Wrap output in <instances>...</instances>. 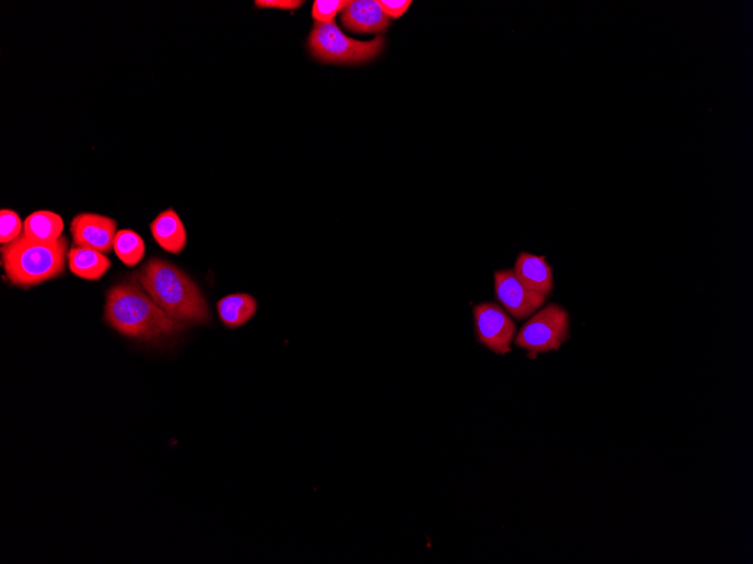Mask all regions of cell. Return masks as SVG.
Returning <instances> with one entry per match:
<instances>
[{"label":"cell","mask_w":753,"mask_h":564,"mask_svg":"<svg viewBox=\"0 0 753 564\" xmlns=\"http://www.w3.org/2000/svg\"><path fill=\"white\" fill-rule=\"evenodd\" d=\"M104 319L121 335L152 344L179 336L186 328L157 306L138 281L112 286L106 295Z\"/></svg>","instance_id":"obj_1"},{"label":"cell","mask_w":753,"mask_h":564,"mask_svg":"<svg viewBox=\"0 0 753 564\" xmlns=\"http://www.w3.org/2000/svg\"><path fill=\"white\" fill-rule=\"evenodd\" d=\"M141 288L168 315L188 325H206L211 319L207 299L180 267L152 258L135 275Z\"/></svg>","instance_id":"obj_2"},{"label":"cell","mask_w":753,"mask_h":564,"mask_svg":"<svg viewBox=\"0 0 753 564\" xmlns=\"http://www.w3.org/2000/svg\"><path fill=\"white\" fill-rule=\"evenodd\" d=\"M2 264L8 281L30 288L56 279L65 273L68 240L62 236L44 243L21 235L11 244L2 246Z\"/></svg>","instance_id":"obj_3"},{"label":"cell","mask_w":753,"mask_h":564,"mask_svg":"<svg viewBox=\"0 0 753 564\" xmlns=\"http://www.w3.org/2000/svg\"><path fill=\"white\" fill-rule=\"evenodd\" d=\"M385 39L371 41L354 40L345 35L335 21L315 23L308 38L310 55L324 64L363 65L382 53Z\"/></svg>","instance_id":"obj_4"},{"label":"cell","mask_w":753,"mask_h":564,"mask_svg":"<svg viewBox=\"0 0 753 564\" xmlns=\"http://www.w3.org/2000/svg\"><path fill=\"white\" fill-rule=\"evenodd\" d=\"M570 334L569 313L557 304L540 310L521 328L516 345L529 355L556 351Z\"/></svg>","instance_id":"obj_5"},{"label":"cell","mask_w":753,"mask_h":564,"mask_svg":"<svg viewBox=\"0 0 753 564\" xmlns=\"http://www.w3.org/2000/svg\"><path fill=\"white\" fill-rule=\"evenodd\" d=\"M476 334L480 343L495 354L511 351L517 328L508 313L495 303H481L474 308Z\"/></svg>","instance_id":"obj_6"},{"label":"cell","mask_w":753,"mask_h":564,"mask_svg":"<svg viewBox=\"0 0 753 564\" xmlns=\"http://www.w3.org/2000/svg\"><path fill=\"white\" fill-rule=\"evenodd\" d=\"M494 282L496 297L517 320L533 316L547 299L545 295L530 291L522 285L511 270L495 272Z\"/></svg>","instance_id":"obj_7"},{"label":"cell","mask_w":753,"mask_h":564,"mask_svg":"<svg viewBox=\"0 0 753 564\" xmlns=\"http://www.w3.org/2000/svg\"><path fill=\"white\" fill-rule=\"evenodd\" d=\"M117 229V221L94 213L78 214L70 225L75 246L93 248L103 254L112 252Z\"/></svg>","instance_id":"obj_8"},{"label":"cell","mask_w":753,"mask_h":564,"mask_svg":"<svg viewBox=\"0 0 753 564\" xmlns=\"http://www.w3.org/2000/svg\"><path fill=\"white\" fill-rule=\"evenodd\" d=\"M341 22L345 29L360 34H383L391 25L375 0H352L342 11Z\"/></svg>","instance_id":"obj_9"},{"label":"cell","mask_w":753,"mask_h":564,"mask_svg":"<svg viewBox=\"0 0 753 564\" xmlns=\"http://www.w3.org/2000/svg\"><path fill=\"white\" fill-rule=\"evenodd\" d=\"M513 272L530 291L545 295L546 298L553 292V272L545 256L520 253Z\"/></svg>","instance_id":"obj_10"},{"label":"cell","mask_w":753,"mask_h":564,"mask_svg":"<svg viewBox=\"0 0 753 564\" xmlns=\"http://www.w3.org/2000/svg\"><path fill=\"white\" fill-rule=\"evenodd\" d=\"M150 231L156 243L167 253L180 255L188 245V234L179 214L173 209H167L159 214L150 225Z\"/></svg>","instance_id":"obj_11"},{"label":"cell","mask_w":753,"mask_h":564,"mask_svg":"<svg viewBox=\"0 0 753 564\" xmlns=\"http://www.w3.org/2000/svg\"><path fill=\"white\" fill-rule=\"evenodd\" d=\"M69 270L81 279L99 281L108 273L112 263L99 250L74 246L68 253Z\"/></svg>","instance_id":"obj_12"},{"label":"cell","mask_w":753,"mask_h":564,"mask_svg":"<svg viewBox=\"0 0 753 564\" xmlns=\"http://www.w3.org/2000/svg\"><path fill=\"white\" fill-rule=\"evenodd\" d=\"M218 316L228 329H238L250 322L258 311V301L251 294L234 293L217 303Z\"/></svg>","instance_id":"obj_13"},{"label":"cell","mask_w":753,"mask_h":564,"mask_svg":"<svg viewBox=\"0 0 753 564\" xmlns=\"http://www.w3.org/2000/svg\"><path fill=\"white\" fill-rule=\"evenodd\" d=\"M23 235L30 239L44 241H56L62 236L65 223L59 214L51 211H37L26 218L23 223Z\"/></svg>","instance_id":"obj_14"},{"label":"cell","mask_w":753,"mask_h":564,"mask_svg":"<svg viewBox=\"0 0 753 564\" xmlns=\"http://www.w3.org/2000/svg\"><path fill=\"white\" fill-rule=\"evenodd\" d=\"M113 249L120 261L129 267L137 266L146 254L145 241L137 232L130 229L118 231Z\"/></svg>","instance_id":"obj_15"},{"label":"cell","mask_w":753,"mask_h":564,"mask_svg":"<svg viewBox=\"0 0 753 564\" xmlns=\"http://www.w3.org/2000/svg\"><path fill=\"white\" fill-rule=\"evenodd\" d=\"M24 225L22 220L13 210L3 209L0 212V243L2 246L11 244L12 241L19 238L22 234Z\"/></svg>","instance_id":"obj_16"},{"label":"cell","mask_w":753,"mask_h":564,"mask_svg":"<svg viewBox=\"0 0 753 564\" xmlns=\"http://www.w3.org/2000/svg\"><path fill=\"white\" fill-rule=\"evenodd\" d=\"M349 2L345 0H316L312 16L316 23H330L336 14L344 10Z\"/></svg>","instance_id":"obj_17"},{"label":"cell","mask_w":753,"mask_h":564,"mask_svg":"<svg viewBox=\"0 0 753 564\" xmlns=\"http://www.w3.org/2000/svg\"><path fill=\"white\" fill-rule=\"evenodd\" d=\"M380 6L389 19H400L409 10L411 0H379Z\"/></svg>","instance_id":"obj_18"},{"label":"cell","mask_w":753,"mask_h":564,"mask_svg":"<svg viewBox=\"0 0 753 564\" xmlns=\"http://www.w3.org/2000/svg\"><path fill=\"white\" fill-rule=\"evenodd\" d=\"M304 2H296V0H258L255 2L256 7L259 8H279L283 11L297 10Z\"/></svg>","instance_id":"obj_19"}]
</instances>
